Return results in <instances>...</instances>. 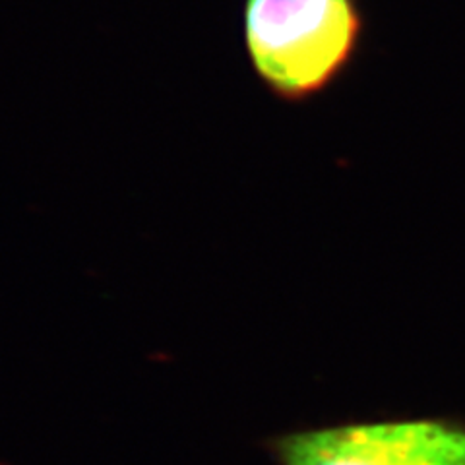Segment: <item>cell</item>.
Instances as JSON below:
<instances>
[{"instance_id": "cell-1", "label": "cell", "mask_w": 465, "mask_h": 465, "mask_svg": "<svg viewBox=\"0 0 465 465\" xmlns=\"http://www.w3.org/2000/svg\"><path fill=\"white\" fill-rule=\"evenodd\" d=\"M365 29L359 0H244L242 39L266 90L309 99L353 61Z\"/></svg>"}, {"instance_id": "cell-2", "label": "cell", "mask_w": 465, "mask_h": 465, "mask_svg": "<svg viewBox=\"0 0 465 465\" xmlns=\"http://www.w3.org/2000/svg\"><path fill=\"white\" fill-rule=\"evenodd\" d=\"M275 465H465V423L396 419L287 432L268 440Z\"/></svg>"}]
</instances>
